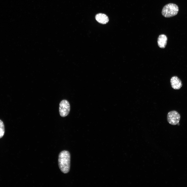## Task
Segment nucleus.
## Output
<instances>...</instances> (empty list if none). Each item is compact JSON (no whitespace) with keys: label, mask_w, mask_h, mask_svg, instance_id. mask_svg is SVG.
I'll return each mask as SVG.
<instances>
[{"label":"nucleus","mask_w":187,"mask_h":187,"mask_svg":"<svg viewBox=\"0 0 187 187\" xmlns=\"http://www.w3.org/2000/svg\"><path fill=\"white\" fill-rule=\"evenodd\" d=\"M70 110V105L68 101L66 100H62L59 105V112L60 116L64 117L67 116Z\"/></svg>","instance_id":"obj_3"},{"label":"nucleus","mask_w":187,"mask_h":187,"mask_svg":"<svg viewBox=\"0 0 187 187\" xmlns=\"http://www.w3.org/2000/svg\"><path fill=\"white\" fill-rule=\"evenodd\" d=\"M95 18L98 22L102 24L107 23L109 21L108 17L106 15L102 13L97 14L95 16Z\"/></svg>","instance_id":"obj_7"},{"label":"nucleus","mask_w":187,"mask_h":187,"mask_svg":"<svg viewBox=\"0 0 187 187\" xmlns=\"http://www.w3.org/2000/svg\"><path fill=\"white\" fill-rule=\"evenodd\" d=\"M167 41V37L165 35L161 34L159 35L157 40L158 46L161 48H165L166 44Z\"/></svg>","instance_id":"obj_6"},{"label":"nucleus","mask_w":187,"mask_h":187,"mask_svg":"<svg viewBox=\"0 0 187 187\" xmlns=\"http://www.w3.org/2000/svg\"><path fill=\"white\" fill-rule=\"evenodd\" d=\"M177 124H178V125H179V123H178Z\"/></svg>","instance_id":"obj_9"},{"label":"nucleus","mask_w":187,"mask_h":187,"mask_svg":"<svg viewBox=\"0 0 187 187\" xmlns=\"http://www.w3.org/2000/svg\"><path fill=\"white\" fill-rule=\"evenodd\" d=\"M178 11V7L177 5L170 3L166 5L163 7L162 14L164 17L169 18L177 15Z\"/></svg>","instance_id":"obj_2"},{"label":"nucleus","mask_w":187,"mask_h":187,"mask_svg":"<svg viewBox=\"0 0 187 187\" xmlns=\"http://www.w3.org/2000/svg\"><path fill=\"white\" fill-rule=\"evenodd\" d=\"M58 165L61 171L67 173L69 171L70 168V155L69 152L63 150L59 153L58 157Z\"/></svg>","instance_id":"obj_1"},{"label":"nucleus","mask_w":187,"mask_h":187,"mask_svg":"<svg viewBox=\"0 0 187 187\" xmlns=\"http://www.w3.org/2000/svg\"><path fill=\"white\" fill-rule=\"evenodd\" d=\"M181 118L179 114L177 111L175 110L169 112L167 115V120L170 124L175 125L179 122Z\"/></svg>","instance_id":"obj_4"},{"label":"nucleus","mask_w":187,"mask_h":187,"mask_svg":"<svg viewBox=\"0 0 187 187\" xmlns=\"http://www.w3.org/2000/svg\"><path fill=\"white\" fill-rule=\"evenodd\" d=\"M170 83L172 88L175 90L180 89L182 86L181 80L176 76H174L171 78Z\"/></svg>","instance_id":"obj_5"},{"label":"nucleus","mask_w":187,"mask_h":187,"mask_svg":"<svg viewBox=\"0 0 187 187\" xmlns=\"http://www.w3.org/2000/svg\"><path fill=\"white\" fill-rule=\"evenodd\" d=\"M5 132L4 126L3 121L0 119V138L4 136Z\"/></svg>","instance_id":"obj_8"}]
</instances>
